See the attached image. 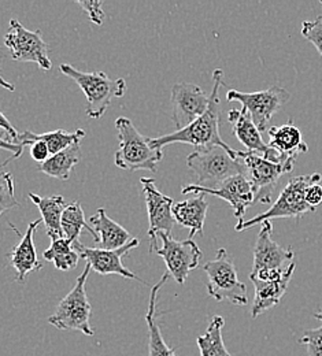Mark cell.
I'll return each mask as SVG.
<instances>
[{
	"label": "cell",
	"instance_id": "cell-26",
	"mask_svg": "<svg viewBox=\"0 0 322 356\" xmlns=\"http://www.w3.org/2000/svg\"><path fill=\"white\" fill-rule=\"evenodd\" d=\"M29 199L38 206L42 214V221L46 223L48 236H62L61 222L62 216L67 207L65 199L62 196L42 197L36 193H29Z\"/></svg>",
	"mask_w": 322,
	"mask_h": 356
},
{
	"label": "cell",
	"instance_id": "cell-16",
	"mask_svg": "<svg viewBox=\"0 0 322 356\" xmlns=\"http://www.w3.org/2000/svg\"><path fill=\"white\" fill-rule=\"evenodd\" d=\"M138 238H132L127 245L118 250L113 251H106L100 248H91V247H84L81 243L76 245V250L80 252V257L91 266V270L102 274V275H108V274H117L129 280H136L138 282H143L147 285L145 281H143L140 277H138L135 273H132L129 268L124 266L122 264V257L128 255L132 250H135L138 245Z\"/></svg>",
	"mask_w": 322,
	"mask_h": 356
},
{
	"label": "cell",
	"instance_id": "cell-13",
	"mask_svg": "<svg viewBox=\"0 0 322 356\" xmlns=\"http://www.w3.org/2000/svg\"><path fill=\"white\" fill-rule=\"evenodd\" d=\"M141 193L144 195L147 213H148V236H150V252L156 248L158 233L170 234L176 221L173 217V199L158 191L154 178L143 177Z\"/></svg>",
	"mask_w": 322,
	"mask_h": 356
},
{
	"label": "cell",
	"instance_id": "cell-39",
	"mask_svg": "<svg viewBox=\"0 0 322 356\" xmlns=\"http://www.w3.org/2000/svg\"><path fill=\"white\" fill-rule=\"evenodd\" d=\"M321 3H322V1H321Z\"/></svg>",
	"mask_w": 322,
	"mask_h": 356
},
{
	"label": "cell",
	"instance_id": "cell-20",
	"mask_svg": "<svg viewBox=\"0 0 322 356\" xmlns=\"http://www.w3.org/2000/svg\"><path fill=\"white\" fill-rule=\"evenodd\" d=\"M170 274L165 273L162 278L151 288L150 293V303H148V312L145 315V322L148 326V356H176L173 348L168 347V344L163 340V336L161 333V326L156 318V299L158 292L162 288V285L169 280Z\"/></svg>",
	"mask_w": 322,
	"mask_h": 356
},
{
	"label": "cell",
	"instance_id": "cell-36",
	"mask_svg": "<svg viewBox=\"0 0 322 356\" xmlns=\"http://www.w3.org/2000/svg\"><path fill=\"white\" fill-rule=\"evenodd\" d=\"M0 149H6V151H8V152L13 154L8 159H6V161L3 162V165H0L1 168L7 166L11 161L19 158V156L22 155V152H24V147L15 145V144H13V143H8L6 138H1V137H0Z\"/></svg>",
	"mask_w": 322,
	"mask_h": 356
},
{
	"label": "cell",
	"instance_id": "cell-7",
	"mask_svg": "<svg viewBox=\"0 0 322 356\" xmlns=\"http://www.w3.org/2000/svg\"><path fill=\"white\" fill-rule=\"evenodd\" d=\"M91 266L87 264L80 277L76 280L73 289L59 302L55 312L48 318V322L59 330H79L87 336H93L90 323L92 307L90 305L86 284Z\"/></svg>",
	"mask_w": 322,
	"mask_h": 356
},
{
	"label": "cell",
	"instance_id": "cell-2",
	"mask_svg": "<svg viewBox=\"0 0 322 356\" xmlns=\"http://www.w3.org/2000/svg\"><path fill=\"white\" fill-rule=\"evenodd\" d=\"M115 128L120 140V148L114 155L115 166L128 172H156V166L163 158V151L154 148L150 138L140 134L127 117L117 118Z\"/></svg>",
	"mask_w": 322,
	"mask_h": 356
},
{
	"label": "cell",
	"instance_id": "cell-24",
	"mask_svg": "<svg viewBox=\"0 0 322 356\" xmlns=\"http://www.w3.org/2000/svg\"><path fill=\"white\" fill-rule=\"evenodd\" d=\"M86 137L84 129H77L74 132H66L62 129L54 131V132H48V134H36L31 131H25L24 134H19L17 141L14 143L15 145H21V147H26L31 145L32 141L35 140H42L45 141L49 149L51 155H55L63 149H66L70 145L74 144H80L81 138Z\"/></svg>",
	"mask_w": 322,
	"mask_h": 356
},
{
	"label": "cell",
	"instance_id": "cell-3",
	"mask_svg": "<svg viewBox=\"0 0 322 356\" xmlns=\"http://www.w3.org/2000/svg\"><path fill=\"white\" fill-rule=\"evenodd\" d=\"M186 165L193 173L196 185L209 189L218 188L224 181L234 176H245V166L237 156V151L230 152L223 147L195 149L188 155Z\"/></svg>",
	"mask_w": 322,
	"mask_h": 356
},
{
	"label": "cell",
	"instance_id": "cell-23",
	"mask_svg": "<svg viewBox=\"0 0 322 356\" xmlns=\"http://www.w3.org/2000/svg\"><path fill=\"white\" fill-rule=\"evenodd\" d=\"M204 197V195H196L192 199H186L184 202L176 203L173 206L175 221L189 229L191 240L196 234H203V227L209 209V203Z\"/></svg>",
	"mask_w": 322,
	"mask_h": 356
},
{
	"label": "cell",
	"instance_id": "cell-19",
	"mask_svg": "<svg viewBox=\"0 0 322 356\" xmlns=\"http://www.w3.org/2000/svg\"><path fill=\"white\" fill-rule=\"evenodd\" d=\"M90 220L95 226V232L99 237L97 248L100 250H106V251L118 250L127 245L132 240L131 233L120 223L113 221L106 214L104 209H99L96 214Z\"/></svg>",
	"mask_w": 322,
	"mask_h": 356
},
{
	"label": "cell",
	"instance_id": "cell-17",
	"mask_svg": "<svg viewBox=\"0 0 322 356\" xmlns=\"http://www.w3.org/2000/svg\"><path fill=\"white\" fill-rule=\"evenodd\" d=\"M210 97L204 90L191 83H179L172 88L173 121L177 131H182L196 121L209 107Z\"/></svg>",
	"mask_w": 322,
	"mask_h": 356
},
{
	"label": "cell",
	"instance_id": "cell-21",
	"mask_svg": "<svg viewBox=\"0 0 322 356\" xmlns=\"http://www.w3.org/2000/svg\"><path fill=\"white\" fill-rule=\"evenodd\" d=\"M269 147L289 161H296L299 154L309 151L302 132L292 122L269 129Z\"/></svg>",
	"mask_w": 322,
	"mask_h": 356
},
{
	"label": "cell",
	"instance_id": "cell-11",
	"mask_svg": "<svg viewBox=\"0 0 322 356\" xmlns=\"http://www.w3.org/2000/svg\"><path fill=\"white\" fill-rule=\"evenodd\" d=\"M237 156L244 162L245 177L252 184L255 200L264 204L272 202V195L282 175L293 170L285 165L275 163L258 154L248 151H237Z\"/></svg>",
	"mask_w": 322,
	"mask_h": 356
},
{
	"label": "cell",
	"instance_id": "cell-9",
	"mask_svg": "<svg viewBox=\"0 0 322 356\" xmlns=\"http://www.w3.org/2000/svg\"><path fill=\"white\" fill-rule=\"evenodd\" d=\"M4 45L10 56L17 62H32L43 70H51L52 62L48 56V45L40 31H29L17 19H11L4 35Z\"/></svg>",
	"mask_w": 322,
	"mask_h": 356
},
{
	"label": "cell",
	"instance_id": "cell-4",
	"mask_svg": "<svg viewBox=\"0 0 322 356\" xmlns=\"http://www.w3.org/2000/svg\"><path fill=\"white\" fill-rule=\"evenodd\" d=\"M322 176L320 173L314 175H306L289 179L287 186L282 189L276 202L272 204V207L262 213L261 216H257L251 220H244L241 222H237L236 230L243 232L247 230L257 223L272 221L277 218H295L300 220L307 213H314L317 209H313L306 202V191L313 184H320Z\"/></svg>",
	"mask_w": 322,
	"mask_h": 356
},
{
	"label": "cell",
	"instance_id": "cell-8",
	"mask_svg": "<svg viewBox=\"0 0 322 356\" xmlns=\"http://www.w3.org/2000/svg\"><path fill=\"white\" fill-rule=\"evenodd\" d=\"M203 270L207 274V292L218 302L228 300L236 306H247L248 296L245 285L239 281L233 259L225 248L217 251L216 259L207 262Z\"/></svg>",
	"mask_w": 322,
	"mask_h": 356
},
{
	"label": "cell",
	"instance_id": "cell-28",
	"mask_svg": "<svg viewBox=\"0 0 322 356\" xmlns=\"http://www.w3.org/2000/svg\"><path fill=\"white\" fill-rule=\"evenodd\" d=\"M51 244L43 252L47 262H52L58 270L69 271L79 264L80 254L76 247L62 236H49Z\"/></svg>",
	"mask_w": 322,
	"mask_h": 356
},
{
	"label": "cell",
	"instance_id": "cell-22",
	"mask_svg": "<svg viewBox=\"0 0 322 356\" xmlns=\"http://www.w3.org/2000/svg\"><path fill=\"white\" fill-rule=\"evenodd\" d=\"M293 270H289L282 278H280L277 281L252 280V284L255 288V298H254V305L251 309L252 318H257L261 314L276 307L277 305L280 303L281 298L284 296V293L287 292V288L292 278Z\"/></svg>",
	"mask_w": 322,
	"mask_h": 356
},
{
	"label": "cell",
	"instance_id": "cell-14",
	"mask_svg": "<svg viewBox=\"0 0 322 356\" xmlns=\"http://www.w3.org/2000/svg\"><path fill=\"white\" fill-rule=\"evenodd\" d=\"M183 195H213L225 202H228L233 209V216L239 222L244 221V214L247 209L255 202V192L252 184L243 175L234 176L224 181L218 188L209 189L199 185H186L182 191Z\"/></svg>",
	"mask_w": 322,
	"mask_h": 356
},
{
	"label": "cell",
	"instance_id": "cell-29",
	"mask_svg": "<svg viewBox=\"0 0 322 356\" xmlns=\"http://www.w3.org/2000/svg\"><path fill=\"white\" fill-rule=\"evenodd\" d=\"M224 325L225 321L223 316H213L206 333L196 340L200 356H232L223 340Z\"/></svg>",
	"mask_w": 322,
	"mask_h": 356
},
{
	"label": "cell",
	"instance_id": "cell-30",
	"mask_svg": "<svg viewBox=\"0 0 322 356\" xmlns=\"http://www.w3.org/2000/svg\"><path fill=\"white\" fill-rule=\"evenodd\" d=\"M19 207V203L15 199L14 177L11 173H0V217L13 209Z\"/></svg>",
	"mask_w": 322,
	"mask_h": 356
},
{
	"label": "cell",
	"instance_id": "cell-34",
	"mask_svg": "<svg viewBox=\"0 0 322 356\" xmlns=\"http://www.w3.org/2000/svg\"><path fill=\"white\" fill-rule=\"evenodd\" d=\"M31 156L38 163H43L49 158V149L46 143L42 140H35L31 143Z\"/></svg>",
	"mask_w": 322,
	"mask_h": 356
},
{
	"label": "cell",
	"instance_id": "cell-15",
	"mask_svg": "<svg viewBox=\"0 0 322 356\" xmlns=\"http://www.w3.org/2000/svg\"><path fill=\"white\" fill-rule=\"evenodd\" d=\"M228 122L232 125V132L236 136V138L247 148L248 152L258 154L275 163H281L293 169L296 161L285 159L273 148H271L269 144L264 141L259 129L254 124L251 115L244 108L230 110L228 114Z\"/></svg>",
	"mask_w": 322,
	"mask_h": 356
},
{
	"label": "cell",
	"instance_id": "cell-37",
	"mask_svg": "<svg viewBox=\"0 0 322 356\" xmlns=\"http://www.w3.org/2000/svg\"><path fill=\"white\" fill-rule=\"evenodd\" d=\"M0 129H3L6 134H7V137H6V140L8 141V143H15L17 141V138H18V131L11 125V122L8 121V118L0 111Z\"/></svg>",
	"mask_w": 322,
	"mask_h": 356
},
{
	"label": "cell",
	"instance_id": "cell-35",
	"mask_svg": "<svg viewBox=\"0 0 322 356\" xmlns=\"http://www.w3.org/2000/svg\"><path fill=\"white\" fill-rule=\"evenodd\" d=\"M306 202L313 209H317L322 203V185L313 184L306 191Z\"/></svg>",
	"mask_w": 322,
	"mask_h": 356
},
{
	"label": "cell",
	"instance_id": "cell-31",
	"mask_svg": "<svg viewBox=\"0 0 322 356\" xmlns=\"http://www.w3.org/2000/svg\"><path fill=\"white\" fill-rule=\"evenodd\" d=\"M314 316L322 321V312H317ZM299 343L307 347L309 356H322V326L306 332Z\"/></svg>",
	"mask_w": 322,
	"mask_h": 356
},
{
	"label": "cell",
	"instance_id": "cell-38",
	"mask_svg": "<svg viewBox=\"0 0 322 356\" xmlns=\"http://www.w3.org/2000/svg\"><path fill=\"white\" fill-rule=\"evenodd\" d=\"M0 87H1V88L7 89V90H11V92H14V90H15L14 84H11V83L6 81V80L1 77V74H0Z\"/></svg>",
	"mask_w": 322,
	"mask_h": 356
},
{
	"label": "cell",
	"instance_id": "cell-6",
	"mask_svg": "<svg viewBox=\"0 0 322 356\" xmlns=\"http://www.w3.org/2000/svg\"><path fill=\"white\" fill-rule=\"evenodd\" d=\"M292 259V250L282 248L273 240L272 221L261 223V230L254 247V265L250 280L277 281L282 278L289 270L295 268Z\"/></svg>",
	"mask_w": 322,
	"mask_h": 356
},
{
	"label": "cell",
	"instance_id": "cell-33",
	"mask_svg": "<svg viewBox=\"0 0 322 356\" xmlns=\"http://www.w3.org/2000/svg\"><path fill=\"white\" fill-rule=\"evenodd\" d=\"M77 4L87 13V15L90 17V19L92 21L95 25H102L104 18H106V14L103 11V1H97V0H86V1H81L79 0Z\"/></svg>",
	"mask_w": 322,
	"mask_h": 356
},
{
	"label": "cell",
	"instance_id": "cell-25",
	"mask_svg": "<svg viewBox=\"0 0 322 356\" xmlns=\"http://www.w3.org/2000/svg\"><path fill=\"white\" fill-rule=\"evenodd\" d=\"M81 159V145L74 144L66 149L51 155L46 162L40 163L38 170L47 175L48 177L66 181L70 178L72 170Z\"/></svg>",
	"mask_w": 322,
	"mask_h": 356
},
{
	"label": "cell",
	"instance_id": "cell-12",
	"mask_svg": "<svg viewBox=\"0 0 322 356\" xmlns=\"http://www.w3.org/2000/svg\"><path fill=\"white\" fill-rule=\"evenodd\" d=\"M162 240V248H154L152 252L159 255L168 267V273L176 280L177 284L184 285L189 273L199 266L202 251L191 238L179 241L170 234L158 233Z\"/></svg>",
	"mask_w": 322,
	"mask_h": 356
},
{
	"label": "cell",
	"instance_id": "cell-10",
	"mask_svg": "<svg viewBox=\"0 0 322 356\" xmlns=\"http://www.w3.org/2000/svg\"><path fill=\"white\" fill-rule=\"evenodd\" d=\"M289 97L291 95L288 90L276 86L258 92L230 89L227 93L228 102H240L243 104V108L251 115L261 134L266 131L272 117L289 100Z\"/></svg>",
	"mask_w": 322,
	"mask_h": 356
},
{
	"label": "cell",
	"instance_id": "cell-1",
	"mask_svg": "<svg viewBox=\"0 0 322 356\" xmlns=\"http://www.w3.org/2000/svg\"><path fill=\"white\" fill-rule=\"evenodd\" d=\"M224 84V72L216 69L213 73V89L210 93L209 107L203 115L188 125L184 129L156 138H150L154 148L163 149V147L175 143L193 145L196 149H209L213 147H223L230 152H234L220 136V88Z\"/></svg>",
	"mask_w": 322,
	"mask_h": 356
},
{
	"label": "cell",
	"instance_id": "cell-18",
	"mask_svg": "<svg viewBox=\"0 0 322 356\" xmlns=\"http://www.w3.org/2000/svg\"><path fill=\"white\" fill-rule=\"evenodd\" d=\"M42 222H43L42 220H36L29 223L24 236H21L18 229L13 223H10L11 227H14V230L21 236L18 245H15V248L8 255L10 265L17 271V281L21 284H25L26 277L32 271H38L45 267V265L40 264L38 259L36 247H35V233Z\"/></svg>",
	"mask_w": 322,
	"mask_h": 356
},
{
	"label": "cell",
	"instance_id": "cell-32",
	"mask_svg": "<svg viewBox=\"0 0 322 356\" xmlns=\"http://www.w3.org/2000/svg\"><path fill=\"white\" fill-rule=\"evenodd\" d=\"M300 33L312 44L316 45L322 56V17H319L313 21H305L302 24Z\"/></svg>",
	"mask_w": 322,
	"mask_h": 356
},
{
	"label": "cell",
	"instance_id": "cell-27",
	"mask_svg": "<svg viewBox=\"0 0 322 356\" xmlns=\"http://www.w3.org/2000/svg\"><path fill=\"white\" fill-rule=\"evenodd\" d=\"M61 229H62V236L70 241L74 247L80 244V236L83 229L88 230V233L93 237V241L97 243L99 237L96 232L90 227V225L86 221V214L81 207L80 202H74L72 204H67L63 216H62V222H61Z\"/></svg>",
	"mask_w": 322,
	"mask_h": 356
},
{
	"label": "cell",
	"instance_id": "cell-5",
	"mask_svg": "<svg viewBox=\"0 0 322 356\" xmlns=\"http://www.w3.org/2000/svg\"><path fill=\"white\" fill-rule=\"evenodd\" d=\"M61 72L72 79L87 97V115L92 120H99L104 115L110 103L115 97H122L127 92V83L124 79H110L103 72L84 73L74 69L72 65H61Z\"/></svg>",
	"mask_w": 322,
	"mask_h": 356
}]
</instances>
